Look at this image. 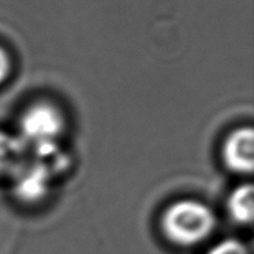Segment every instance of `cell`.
<instances>
[{"instance_id": "cell-1", "label": "cell", "mask_w": 254, "mask_h": 254, "mask_svg": "<svg viewBox=\"0 0 254 254\" xmlns=\"http://www.w3.org/2000/svg\"><path fill=\"white\" fill-rule=\"evenodd\" d=\"M213 212L202 202L182 199L174 202L161 217V227L166 237L181 246H193L202 242L213 231Z\"/></svg>"}, {"instance_id": "cell-2", "label": "cell", "mask_w": 254, "mask_h": 254, "mask_svg": "<svg viewBox=\"0 0 254 254\" xmlns=\"http://www.w3.org/2000/svg\"><path fill=\"white\" fill-rule=\"evenodd\" d=\"M64 128V119L61 111L47 103H37L23 112L19 121V137L33 152L48 145L58 144Z\"/></svg>"}, {"instance_id": "cell-3", "label": "cell", "mask_w": 254, "mask_h": 254, "mask_svg": "<svg viewBox=\"0 0 254 254\" xmlns=\"http://www.w3.org/2000/svg\"><path fill=\"white\" fill-rule=\"evenodd\" d=\"M51 172L36 160H28L14 175V193L23 202H37L50 188Z\"/></svg>"}, {"instance_id": "cell-4", "label": "cell", "mask_w": 254, "mask_h": 254, "mask_svg": "<svg viewBox=\"0 0 254 254\" xmlns=\"http://www.w3.org/2000/svg\"><path fill=\"white\" fill-rule=\"evenodd\" d=\"M223 160L231 171L250 174L254 164V134L252 127H241L223 145Z\"/></svg>"}, {"instance_id": "cell-5", "label": "cell", "mask_w": 254, "mask_h": 254, "mask_svg": "<svg viewBox=\"0 0 254 254\" xmlns=\"http://www.w3.org/2000/svg\"><path fill=\"white\" fill-rule=\"evenodd\" d=\"M30 153L19 135L0 130V177H12L28 161Z\"/></svg>"}, {"instance_id": "cell-6", "label": "cell", "mask_w": 254, "mask_h": 254, "mask_svg": "<svg viewBox=\"0 0 254 254\" xmlns=\"http://www.w3.org/2000/svg\"><path fill=\"white\" fill-rule=\"evenodd\" d=\"M227 209L232 220L239 224H250L253 221V186L242 185L238 186L228 197Z\"/></svg>"}, {"instance_id": "cell-7", "label": "cell", "mask_w": 254, "mask_h": 254, "mask_svg": "<svg viewBox=\"0 0 254 254\" xmlns=\"http://www.w3.org/2000/svg\"><path fill=\"white\" fill-rule=\"evenodd\" d=\"M208 254H249L246 246L235 239H226L210 249Z\"/></svg>"}, {"instance_id": "cell-8", "label": "cell", "mask_w": 254, "mask_h": 254, "mask_svg": "<svg viewBox=\"0 0 254 254\" xmlns=\"http://www.w3.org/2000/svg\"><path fill=\"white\" fill-rule=\"evenodd\" d=\"M11 68L10 58L7 55V52L0 47V83L4 82L6 78L8 77V72Z\"/></svg>"}]
</instances>
